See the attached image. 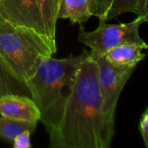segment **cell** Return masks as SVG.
Returning <instances> with one entry per match:
<instances>
[{"mask_svg": "<svg viewBox=\"0 0 148 148\" xmlns=\"http://www.w3.org/2000/svg\"><path fill=\"white\" fill-rule=\"evenodd\" d=\"M138 15L148 16V0H137Z\"/></svg>", "mask_w": 148, "mask_h": 148, "instance_id": "cell-16", "label": "cell"}, {"mask_svg": "<svg viewBox=\"0 0 148 148\" xmlns=\"http://www.w3.org/2000/svg\"><path fill=\"white\" fill-rule=\"evenodd\" d=\"M147 21L148 16H138L129 23L118 24H110L100 20L98 27L92 31H85L82 28L78 41L99 55L117 45L128 42L141 45L147 49L148 45L140 35V27Z\"/></svg>", "mask_w": 148, "mask_h": 148, "instance_id": "cell-4", "label": "cell"}, {"mask_svg": "<svg viewBox=\"0 0 148 148\" xmlns=\"http://www.w3.org/2000/svg\"><path fill=\"white\" fill-rule=\"evenodd\" d=\"M98 68V80L102 97V112L109 125L114 127L115 110L121 93L136 67L116 66L102 55L89 53Z\"/></svg>", "mask_w": 148, "mask_h": 148, "instance_id": "cell-5", "label": "cell"}, {"mask_svg": "<svg viewBox=\"0 0 148 148\" xmlns=\"http://www.w3.org/2000/svg\"><path fill=\"white\" fill-rule=\"evenodd\" d=\"M53 54L56 52V23L59 0H36Z\"/></svg>", "mask_w": 148, "mask_h": 148, "instance_id": "cell-11", "label": "cell"}, {"mask_svg": "<svg viewBox=\"0 0 148 148\" xmlns=\"http://www.w3.org/2000/svg\"><path fill=\"white\" fill-rule=\"evenodd\" d=\"M16 94L29 96L26 84L21 81L0 57V95Z\"/></svg>", "mask_w": 148, "mask_h": 148, "instance_id": "cell-12", "label": "cell"}, {"mask_svg": "<svg viewBox=\"0 0 148 148\" xmlns=\"http://www.w3.org/2000/svg\"><path fill=\"white\" fill-rule=\"evenodd\" d=\"M139 131L145 147L148 148V108H146L141 114L139 123Z\"/></svg>", "mask_w": 148, "mask_h": 148, "instance_id": "cell-15", "label": "cell"}, {"mask_svg": "<svg viewBox=\"0 0 148 148\" xmlns=\"http://www.w3.org/2000/svg\"><path fill=\"white\" fill-rule=\"evenodd\" d=\"M143 49H146L136 43H122L108 49L102 54V56L108 62L116 66L136 67L147 56L142 52Z\"/></svg>", "mask_w": 148, "mask_h": 148, "instance_id": "cell-9", "label": "cell"}, {"mask_svg": "<svg viewBox=\"0 0 148 148\" xmlns=\"http://www.w3.org/2000/svg\"><path fill=\"white\" fill-rule=\"evenodd\" d=\"M0 20L28 33L54 55L36 0H0Z\"/></svg>", "mask_w": 148, "mask_h": 148, "instance_id": "cell-6", "label": "cell"}, {"mask_svg": "<svg viewBox=\"0 0 148 148\" xmlns=\"http://www.w3.org/2000/svg\"><path fill=\"white\" fill-rule=\"evenodd\" d=\"M97 10L95 16L99 20L108 21L121 14L133 12L138 15L137 0H96Z\"/></svg>", "mask_w": 148, "mask_h": 148, "instance_id": "cell-10", "label": "cell"}, {"mask_svg": "<svg viewBox=\"0 0 148 148\" xmlns=\"http://www.w3.org/2000/svg\"><path fill=\"white\" fill-rule=\"evenodd\" d=\"M31 133L29 131H24L21 133L19 135H17L13 142V147L14 148H30L32 147L30 142V136Z\"/></svg>", "mask_w": 148, "mask_h": 148, "instance_id": "cell-14", "label": "cell"}, {"mask_svg": "<svg viewBox=\"0 0 148 148\" xmlns=\"http://www.w3.org/2000/svg\"><path fill=\"white\" fill-rule=\"evenodd\" d=\"M114 127L102 112L98 68L90 54L82 62L72 92L65 104L56 133L49 138L52 148H108Z\"/></svg>", "mask_w": 148, "mask_h": 148, "instance_id": "cell-1", "label": "cell"}, {"mask_svg": "<svg viewBox=\"0 0 148 148\" xmlns=\"http://www.w3.org/2000/svg\"><path fill=\"white\" fill-rule=\"evenodd\" d=\"M88 53L83 50L78 56L65 58L43 57L34 75L25 82L49 138L56 131L78 69Z\"/></svg>", "mask_w": 148, "mask_h": 148, "instance_id": "cell-2", "label": "cell"}, {"mask_svg": "<svg viewBox=\"0 0 148 148\" xmlns=\"http://www.w3.org/2000/svg\"><path fill=\"white\" fill-rule=\"evenodd\" d=\"M96 0H59L57 18L67 19L71 23H82L95 16Z\"/></svg>", "mask_w": 148, "mask_h": 148, "instance_id": "cell-8", "label": "cell"}, {"mask_svg": "<svg viewBox=\"0 0 148 148\" xmlns=\"http://www.w3.org/2000/svg\"><path fill=\"white\" fill-rule=\"evenodd\" d=\"M0 115L15 121L36 123L41 118L34 101L29 96L16 94L0 95Z\"/></svg>", "mask_w": 148, "mask_h": 148, "instance_id": "cell-7", "label": "cell"}, {"mask_svg": "<svg viewBox=\"0 0 148 148\" xmlns=\"http://www.w3.org/2000/svg\"><path fill=\"white\" fill-rule=\"evenodd\" d=\"M51 56L36 38L0 20V57L24 83L34 75L42 59Z\"/></svg>", "mask_w": 148, "mask_h": 148, "instance_id": "cell-3", "label": "cell"}, {"mask_svg": "<svg viewBox=\"0 0 148 148\" xmlns=\"http://www.w3.org/2000/svg\"><path fill=\"white\" fill-rule=\"evenodd\" d=\"M37 123L15 121L9 118L0 117V139L12 142L14 139L24 131H29L33 134Z\"/></svg>", "mask_w": 148, "mask_h": 148, "instance_id": "cell-13", "label": "cell"}]
</instances>
